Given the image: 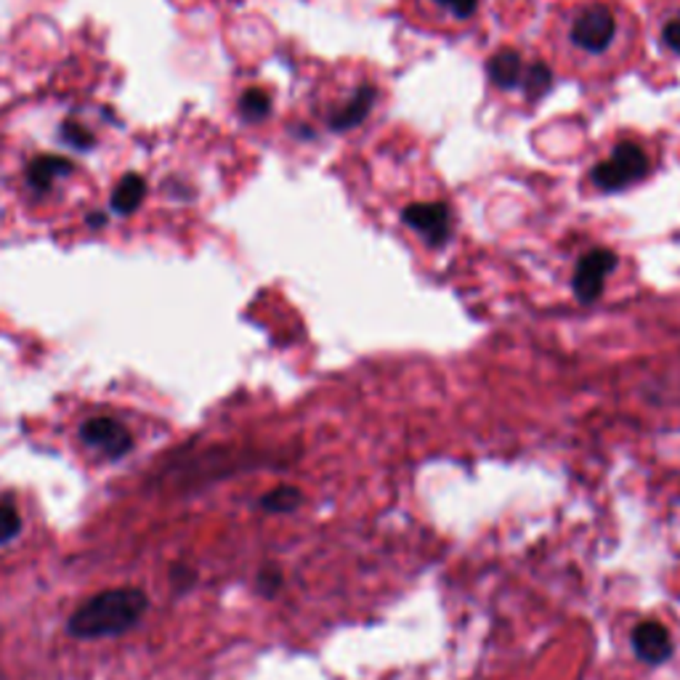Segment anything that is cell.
Listing matches in <instances>:
<instances>
[{
	"mask_svg": "<svg viewBox=\"0 0 680 680\" xmlns=\"http://www.w3.org/2000/svg\"><path fill=\"white\" fill-rule=\"evenodd\" d=\"M614 263H617V256L611 253V250H593V253L584 256L574 274L577 298L584 303L596 301V298L601 296L603 280H607L609 271L614 269Z\"/></svg>",
	"mask_w": 680,
	"mask_h": 680,
	"instance_id": "obj_8",
	"label": "cell"
},
{
	"mask_svg": "<svg viewBox=\"0 0 680 680\" xmlns=\"http://www.w3.org/2000/svg\"><path fill=\"white\" fill-rule=\"evenodd\" d=\"M372 99H376L372 97V88H359V91L353 93V97L346 101L340 110L332 112V118H330L332 128H336V131H346V128L362 122L367 118V112H370Z\"/></svg>",
	"mask_w": 680,
	"mask_h": 680,
	"instance_id": "obj_10",
	"label": "cell"
},
{
	"mask_svg": "<svg viewBox=\"0 0 680 680\" xmlns=\"http://www.w3.org/2000/svg\"><path fill=\"white\" fill-rule=\"evenodd\" d=\"M433 3H439V6H444V9H450L454 17L468 19V17H473V11H476V6H479V0H433Z\"/></svg>",
	"mask_w": 680,
	"mask_h": 680,
	"instance_id": "obj_17",
	"label": "cell"
},
{
	"mask_svg": "<svg viewBox=\"0 0 680 680\" xmlns=\"http://www.w3.org/2000/svg\"><path fill=\"white\" fill-rule=\"evenodd\" d=\"M620 9L609 0H582L574 9L563 11V43L567 51L577 53L580 59H603L611 53L624 36Z\"/></svg>",
	"mask_w": 680,
	"mask_h": 680,
	"instance_id": "obj_3",
	"label": "cell"
},
{
	"mask_svg": "<svg viewBox=\"0 0 680 680\" xmlns=\"http://www.w3.org/2000/svg\"><path fill=\"white\" fill-rule=\"evenodd\" d=\"M284 584V577H282V569L274 567V563H269V567L261 569V574H258V590H261L263 596H274L277 590H280Z\"/></svg>",
	"mask_w": 680,
	"mask_h": 680,
	"instance_id": "obj_14",
	"label": "cell"
},
{
	"mask_svg": "<svg viewBox=\"0 0 680 680\" xmlns=\"http://www.w3.org/2000/svg\"><path fill=\"white\" fill-rule=\"evenodd\" d=\"M521 86H523V91H527V97H532V99L546 97V91L550 88V72L540 64V61H537V64H529L527 70H523Z\"/></svg>",
	"mask_w": 680,
	"mask_h": 680,
	"instance_id": "obj_12",
	"label": "cell"
},
{
	"mask_svg": "<svg viewBox=\"0 0 680 680\" xmlns=\"http://www.w3.org/2000/svg\"><path fill=\"white\" fill-rule=\"evenodd\" d=\"M662 38H664V46H668V49L680 53V11L676 13V17H670L668 22H664Z\"/></svg>",
	"mask_w": 680,
	"mask_h": 680,
	"instance_id": "obj_16",
	"label": "cell"
},
{
	"mask_svg": "<svg viewBox=\"0 0 680 680\" xmlns=\"http://www.w3.org/2000/svg\"><path fill=\"white\" fill-rule=\"evenodd\" d=\"M80 439H83L86 447H91V450H97L110 460H120L133 447V433L128 431L122 420L112 418V414H91V418H86L83 426H80Z\"/></svg>",
	"mask_w": 680,
	"mask_h": 680,
	"instance_id": "obj_5",
	"label": "cell"
},
{
	"mask_svg": "<svg viewBox=\"0 0 680 680\" xmlns=\"http://www.w3.org/2000/svg\"><path fill=\"white\" fill-rule=\"evenodd\" d=\"M149 598L141 588H112L80 603L70 617V632L83 641L114 638L144 617Z\"/></svg>",
	"mask_w": 680,
	"mask_h": 680,
	"instance_id": "obj_2",
	"label": "cell"
},
{
	"mask_svg": "<svg viewBox=\"0 0 680 680\" xmlns=\"http://www.w3.org/2000/svg\"><path fill=\"white\" fill-rule=\"evenodd\" d=\"M651 170L649 152L636 141H620L603 162H598L590 173V181L603 192H622L641 179H646Z\"/></svg>",
	"mask_w": 680,
	"mask_h": 680,
	"instance_id": "obj_4",
	"label": "cell"
},
{
	"mask_svg": "<svg viewBox=\"0 0 680 680\" xmlns=\"http://www.w3.org/2000/svg\"><path fill=\"white\" fill-rule=\"evenodd\" d=\"M487 70H489V78H492V83L506 88V91H508V88L521 86L523 70H527V67H523L519 53L510 51V49H502V51L494 53L492 59H489Z\"/></svg>",
	"mask_w": 680,
	"mask_h": 680,
	"instance_id": "obj_9",
	"label": "cell"
},
{
	"mask_svg": "<svg viewBox=\"0 0 680 680\" xmlns=\"http://www.w3.org/2000/svg\"><path fill=\"white\" fill-rule=\"evenodd\" d=\"M630 646L632 651H636V657L641 659V662L651 664V668L670 662L672 654H676V643H672L670 630L659 620L638 622L630 632Z\"/></svg>",
	"mask_w": 680,
	"mask_h": 680,
	"instance_id": "obj_6",
	"label": "cell"
},
{
	"mask_svg": "<svg viewBox=\"0 0 680 680\" xmlns=\"http://www.w3.org/2000/svg\"><path fill=\"white\" fill-rule=\"evenodd\" d=\"M19 529H22V519H19L17 508L0 506V546L11 542L19 534Z\"/></svg>",
	"mask_w": 680,
	"mask_h": 680,
	"instance_id": "obj_13",
	"label": "cell"
},
{
	"mask_svg": "<svg viewBox=\"0 0 680 680\" xmlns=\"http://www.w3.org/2000/svg\"><path fill=\"white\" fill-rule=\"evenodd\" d=\"M258 506L267 510V513H292V510H298L303 506V492L298 487H290V484L274 487L271 492L263 494Z\"/></svg>",
	"mask_w": 680,
	"mask_h": 680,
	"instance_id": "obj_11",
	"label": "cell"
},
{
	"mask_svg": "<svg viewBox=\"0 0 680 680\" xmlns=\"http://www.w3.org/2000/svg\"><path fill=\"white\" fill-rule=\"evenodd\" d=\"M242 110H244V114H248V118H263V114L269 112V97L261 91L248 93V97H244V101H242Z\"/></svg>",
	"mask_w": 680,
	"mask_h": 680,
	"instance_id": "obj_15",
	"label": "cell"
},
{
	"mask_svg": "<svg viewBox=\"0 0 680 680\" xmlns=\"http://www.w3.org/2000/svg\"><path fill=\"white\" fill-rule=\"evenodd\" d=\"M401 219L431 244L447 242L452 231V216L444 202H412L410 208H404Z\"/></svg>",
	"mask_w": 680,
	"mask_h": 680,
	"instance_id": "obj_7",
	"label": "cell"
},
{
	"mask_svg": "<svg viewBox=\"0 0 680 680\" xmlns=\"http://www.w3.org/2000/svg\"><path fill=\"white\" fill-rule=\"evenodd\" d=\"M136 162L101 104L38 101L0 128V200L38 227L131 221L149 200Z\"/></svg>",
	"mask_w": 680,
	"mask_h": 680,
	"instance_id": "obj_1",
	"label": "cell"
}]
</instances>
